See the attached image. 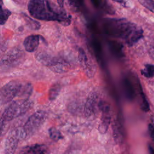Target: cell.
Listing matches in <instances>:
<instances>
[{
	"label": "cell",
	"mask_w": 154,
	"mask_h": 154,
	"mask_svg": "<svg viewBox=\"0 0 154 154\" xmlns=\"http://www.w3.org/2000/svg\"><path fill=\"white\" fill-rule=\"evenodd\" d=\"M103 26L106 34L123 40L130 47L137 43L143 36V30L140 26L125 19H105Z\"/></svg>",
	"instance_id": "6da1fadb"
},
{
	"label": "cell",
	"mask_w": 154,
	"mask_h": 154,
	"mask_svg": "<svg viewBox=\"0 0 154 154\" xmlns=\"http://www.w3.org/2000/svg\"><path fill=\"white\" fill-rule=\"evenodd\" d=\"M28 9L35 19L58 21L64 25L70 23V16L66 12L62 1H58L57 4L50 1L31 0L28 2Z\"/></svg>",
	"instance_id": "7a4b0ae2"
},
{
	"label": "cell",
	"mask_w": 154,
	"mask_h": 154,
	"mask_svg": "<svg viewBox=\"0 0 154 154\" xmlns=\"http://www.w3.org/2000/svg\"><path fill=\"white\" fill-rule=\"evenodd\" d=\"M32 91V87L30 84H22L17 81L8 82L0 89V103L2 105L8 103L17 96L20 99H29Z\"/></svg>",
	"instance_id": "3957f363"
},
{
	"label": "cell",
	"mask_w": 154,
	"mask_h": 154,
	"mask_svg": "<svg viewBox=\"0 0 154 154\" xmlns=\"http://www.w3.org/2000/svg\"><path fill=\"white\" fill-rule=\"evenodd\" d=\"M32 105L33 102L29 99H19L12 101L5 108L1 119L7 123L26 113Z\"/></svg>",
	"instance_id": "277c9868"
},
{
	"label": "cell",
	"mask_w": 154,
	"mask_h": 154,
	"mask_svg": "<svg viewBox=\"0 0 154 154\" xmlns=\"http://www.w3.org/2000/svg\"><path fill=\"white\" fill-rule=\"evenodd\" d=\"M48 117L45 111H37L27 120L22 128H20L22 140L30 137L35 134L46 121Z\"/></svg>",
	"instance_id": "5b68a950"
},
{
	"label": "cell",
	"mask_w": 154,
	"mask_h": 154,
	"mask_svg": "<svg viewBox=\"0 0 154 154\" xmlns=\"http://www.w3.org/2000/svg\"><path fill=\"white\" fill-rule=\"evenodd\" d=\"M25 54L20 49L13 48L0 60V72H7L17 67L24 60Z\"/></svg>",
	"instance_id": "8992f818"
},
{
	"label": "cell",
	"mask_w": 154,
	"mask_h": 154,
	"mask_svg": "<svg viewBox=\"0 0 154 154\" xmlns=\"http://www.w3.org/2000/svg\"><path fill=\"white\" fill-rule=\"evenodd\" d=\"M98 106L102 113L100 122L99 125L98 129L100 134H104L106 132L111 123V108L109 104L103 100H100L99 102Z\"/></svg>",
	"instance_id": "52a82bcc"
},
{
	"label": "cell",
	"mask_w": 154,
	"mask_h": 154,
	"mask_svg": "<svg viewBox=\"0 0 154 154\" xmlns=\"http://www.w3.org/2000/svg\"><path fill=\"white\" fill-rule=\"evenodd\" d=\"M20 140H22L20 128L11 131L5 141L4 154H14Z\"/></svg>",
	"instance_id": "ba28073f"
},
{
	"label": "cell",
	"mask_w": 154,
	"mask_h": 154,
	"mask_svg": "<svg viewBox=\"0 0 154 154\" xmlns=\"http://www.w3.org/2000/svg\"><path fill=\"white\" fill-rule=\"evenodd\" d=\"M78 60L81 67L87 76L88 78L93 77L96 72L95 66L90 61L82 48L78 49Z\"/></svg>",
	"instance_id": "9c48e42d"
},
{
	"label": "cell",
	"mask_w": 154,
	"mask_h": 154,
	"mask_svg": "<svg viewBox=\"0 0 154 154\" xmlns=\"http://www.w3.org/2000/svg\"><path fill=\"white\" fill-rule=\"evenodd\" d=\"M45 40L44 38L40 35H30L26 37L23 42V46L26 51L33 52L38 47L40 40Z\"/></svg>",
	"instance_id": "30bf717a"
},
{
	"label": "cell",
	"mask_w": 154,
	"mask_h": 154,
	"mask_svg": "<svg viewBox=\"0 0 154 154\" xmlns=\"http://www.w3.org/2000/svg\"><path fill=\"white\" fill-rule=\"evenodd\" d=\"M48 147L43 144H34L21 149L18 154H47Z\"/></svg>",
	"instance_id": "8fae6325"
},
{
	"label": "cell",
	"mask_w": 154,
	"mask_h": 154,
	"mask_svg": "<svg viewBox=\"0 0 154 154\" xmlns=\"http://www.w3.org/2000/svg\"><path fill=\"white\" fill-rule=\"evenodd\" d=\"M113 137L117 143L121 144L125 138V132L122 122L119 120H115L112 125Z\"/></svg>",
	"instance_id": "7c38bea8"
},
{
	"label": "cell",
	"mask_w": 154,
	"mask_h": 154,
	"mask_svg": "<svg viewBox=\"0 0 154 154\" xmlns=\"http://www.w3.org/2000/svg\"><path fill=\"white\" fill-rule=\"evenodd\" d=\"M97 100V95L96 92H91L88 96L84 106V112L87 117L91 116L94 112Z\"/></svg>",
	"instance_id": "4fadbf2b"
},
{
	"label": "cell",
	"mask_w": 154,
	"mask_h": 154,
	"mask_svg": "<svg viewBox=\"0 0 154 154\" xmlns=\"http://www.w3.org/2000/svg\"><path fill=\"white\" fill-rule=\"evenodd\" d=\"M122 83L126 96L129 100H132L135 97V90L132 82L128 78H125Z\"/></svg>",
	"instance_id": "5bb4252c"
},
{
	"label": "cell",
	"mask_w": 154,
	"mask_h": 154,
	"mask_svg": "<svg viewBox=\"0 0 154 154\" xmlns=\"http://www.w3.org/2000/svg\"><path fill=\"white\" fill-rule=\"evenodd\" d=\"M91 2L93 3V5L99 9L100 10L109 14H114L115 13V10L114 8L109 4L106 1H92Z\"/></svg>",
	"instance_id": "9a60e30c"
},
{
	"label": "cell",
	"mask_w": 154,
	"mask_h": 154,
	"mask_svg": "<svg viewBox=\"0 0 154 154\" xmlns=\"http://www.w3.org/2000/svg\"><path fill=\"white\" fill-rule=\"evenodd\" d=\"M111 52L117 57L122 58L123 56V45L116 40H110L108 42Z\"/></svg>",
	"instance_id": "2e32d148"
},
{
	"label": "cell",
	"mask_w": 154,
	"mask_h": 154,
	"mask_svg": "<svg viewBox=\"0 0 154 154\" xmlns=\"http://www.w3.org/2000/svg\"><path fill=\"white\" fill-rule=\"evenodd\" d=\"M11 14V11L4 7L3 2L0 1V25L5 24Z\"/></svg>",
	"instance_id": "e0dca14e"
},
{
	"label": "cell",
	"mask_w": 154,
	"mask_h": 154,
	"mask_svg": "<svg viewBox=\"0 0 154 154\" xmlns=\"http://www.w3.org/2000/svg\"><path fill=\"white\" fill-rule=\"evenodd\" d=\"M21 15L24 19L26 22V24L28 28L34 30L39 29V28H40V25L38 22H37L34 19H32L31 17L27 16L25 13H22Z\"/></svg>",
	"instance_id": "ac0fdd59"
},
{
	"label": "cell",
	"mask_w": 154,
	"mask_h": 154,
	"mask_svg": "<svg viewBox=\"0 0 154 154\" xmlns=\"http://www.w3.org/2000/svg\"><path fill=\"white\" fill-rule=\"evenodd\" d=\"M60 90H61V85H60V84L55 83L53 84L49 90V93H48L49 99L50 100H55L58 96L60 92Z\"/></svg>",
	"instance_id": "d6986e66"
},
{
	"label": "cell",
	"mask_w": 154,
	"mask_h": 154,
	"mask_svg": "<svg viewBox=\"0 0 154 154\" xmlns=\"http://www.w3.org/2000/svg\"><path fill=\"white\" fill-rule=\"evenodd\" d=\"M141 74L147 78H152L154 76V64H146L141 70Z\"/></svg>",
	"instance_id": "ffe728a7"
},
{
	"label": "cell",
	"mask_w": 154,
	"mask_h": 154,
	"mask_svg": "<svg viewBox=\"0 0 154 154\" xmlns=\"http://www.w3.org/2000/svg\"><path fill=\"white\" fill-rule=\"evenodd\" d=\"M48 132H49V135L50 138L55 141H58V140L63 138V136L60 132V131L54 127H52L49 128Z\"/></svg>",
	"instance_id": "44dd1931"
},
{
	"label": "cell",
	"mask_w": 154,
	"mask_h": 154,
	"mask_svg": "<svg viewBox=\"0 0 154 154\" xmlns=\"http://www.w3.org/2000/svg\"><path fill=\"white\" fill-rule=\"evenodd\" d=\"M140 97H141V108L145 112H147L149 111L150 109V106H149V102L147 100V98L145 96V94H144V93L143 92V90L141 87V86L140 87Z\"/></svg>",
	"instance_id": "7402d4cb"
},
{
	"label": "cell",
	"mask_w": 154,
	"mask_h": 154,
	"mask_svg": "<svg viewBox=\"0 0 154 154\" xmlns=\"http://www.w3.org/2000/svg\"><path fill=\"white\" fill-rule=\"evenodd\" d=\"M92 45L97 58H99L100 60L102 61L103 60L102 50V48L99 42H98L97 40H93L92 42Z\"/></svg>",
	"instance_id": "603a6c76"
},
{
	"label": "cell",
	"mask_w": 154,
	"mask_h": 154,
	"mask_svg": "<svg viewBox=\"0 0 154 154\" xmlns=\"http://www.w3.org/2000/svg\"><path fill=\"white\" fill-rule=\"evenodd\" d=\"M139 2L149 10L154 13V0H140Z\"/></svg>",
	"instance_id": "cb8c5ba5"
},
{
	"label": "cell",
	"mask_w": 154,
	"mask_h": 154,
	"mask_svg": "<svg viewBox=\"0 0 154 154\" xmlns=\"http://www.w3.org/2000/svg\"><path fill=\"white\" fill-rule=\"evenodd\" d=\"M148 131L152 140L154 142V125L152 124H149L148 125Z\"/></svg>",
	"instance_id": "d4e9b609"
},
{
	"label": "cell",
	"mask_w": 154,
	"mask_h": 154,
	"mask_svg": "<svg viewBox=\"0 0 154 154\" xmlns=\"http://www.w3.org/2000/svg\"><path fill=\"white\" fill-rule=\"evenodd\" d=\"M5 49H6V43H5V42L0 40V57L2 54V53L4 52Z\"/></svg>",
	"instance_id": "484cf974"
},
{
	"label": "cell",
	"mask_w": 154,
	"mask_h": 154,
	"mask_svg": "<svg viewBox=\"0 0 154 154\" xmlns=\"http://www.w3.org/2000/svg\"><path fill=\"white\" fill-rule=\"evenodd\" d=\"M148 52H149V54L150 56V57L154 60V43H153L150 45V46L149 48Z\"/></svg>",
	"instance_id": "4316f807"
},
{
	"label": "cell",
	"mask_w": 154,
	"mask_h": 154,
	"mask_svg": "<svg viewBox=\"0 0 154 154\" xmlns=\"http://www.w3.org/2000/svg\"><path fill=\"white\" fill-rule=\"evenodd\" d=\"M149 151L150 154H154V148L150 145L149 146Z\"/></svg>",
	"instance_id": "83f0119b"
},
{
	"label": "cell",
	"mask_w": 154,
	"mask_h": 154,
	"mask_svg": "<svg viewBox=\"0 0 154 154\" xmlns=\"http://www.w3.org/2000/svg\"><path fill=\"white\" fill-rule=\"evenodd\" d=\"M153 122H154V117H153Z\"/></svg>",
	"instance_id": "f1b7e54d"
}]
</instances>
